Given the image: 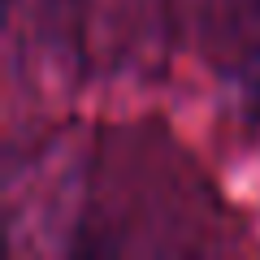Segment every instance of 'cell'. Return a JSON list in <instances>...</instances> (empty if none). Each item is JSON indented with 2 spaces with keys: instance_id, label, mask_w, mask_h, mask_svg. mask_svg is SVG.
I'll list each match as a JSON object with an SVG mask.
<instances>
[]
</instances>
